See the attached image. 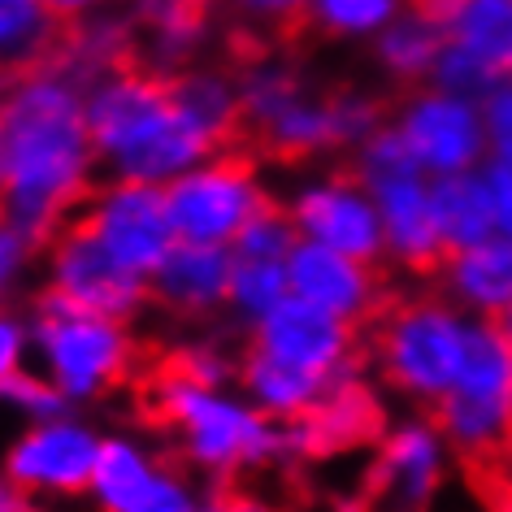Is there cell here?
Masks as SVG:
<instances>
[{
	"mask_svg": "<svg viewBox=\"0 0 512 512\" xmlns=\"http://www.w3.org/2000/svg\"><path fill=\"white\" fill-rule=\"evenodd\" d=\"M256 157L248 148L217 152V157L196 174L174 178L165 191V209H170L174 235L187 243H226L235 239L248 217L261 209V191H256Z\"/></svg>",
	"mask_w": 512,
	"mask_h": 512,
	"instance_id": "cell-7",
	"label": "cell"
},
{
	"mask_svg": "<svg viewBox=\"0 0 512 512\" xmlns=\"http://www.w3.org/2000/svg\"><path fill=\"white\" fill-rule=\"evenodd\" d=\"M200 512H270V504H265L261 495H252L243 482L222 478V482L213 486V499Z\"/></svg>",
	"mask_w": 512,
	"mask_h": 512,
	"instance_id": "cell-31",
	"label": "cell"
},
{
	"mask_svg": "<svg viewBox=\"0 0 512 512\" xmlns=\"http://www.w3.org/2000/svg\"><path fill=\"white\" fill-rule=\"evenodd\" d=\"M217 0H135V31L148 35L144 57L152 70L174 74V66L196 53Z\"/></svg>",
	"mask_w": 512,
	"mask_h": 512,
	"instance_id": "cell-18",
	"label": "cell"
},
{
	"mask_svg": "<svg viewBox=\"0 0 512 512\" xmlns=\"http://www.w3.org/2000/svg\"><path fill=\"white\" fill-rule=\"evenodd\" d=\"M87 204V200H83ZM83 204L70 213V222L53 239V296H61L70 309L126 322L152 300L144 274H131L109 256V248L96 239Z\"/></svg>",
	"mask_w": 512,
	"mask_h": 512,
	"instance_id": "cell-6",
	"label": "cell"
},
{
	"mask_svg": "<svg viewBox=\"0 0 512 512\" xmlns=\"http://www.w3.org/2000/svg\"><path fill=\"white\" fill-rule=\"evenodd\" d=\"M452 40L491 61L499 74H512V0H473Z\"/></svg>",
	"mask_w": 512,
	"mask_h": 512,
	"instance_id": "cell-23",
	"label": "cell"
},
{
	"mask_svg": "<svg viewBox=\"0 0 512 512\" xmlns=\"http://www.w3.org/2000/svg\"><path fill=\"white\" fill-rule=\"evenodd\" d=\"M239 5H248L256 9V14H270V27L278 18H287V14H296V9L304 5V0H239Z\"/></svg>",
	"mask_w": 512,
	"mask_h": 512,
	"instance_id": "cell-38",
	"label": "cell"
},
{
	"mask_svg": "<svg viewBox=\"0 0 512 512\" xmlns=\"http://www.w3.org/2000/svg\"><path fill=\"white\" fill-rule=\"evenodd\" d=\"M235 283V252H226L222 243H187L178 239L165 261L152 270V300L165 304L170 313L196 317L209 313L213 304H222Z\"/></svg>",
	"mask_w": 512,
	"mask_h": 512,
	"instance_id": "cell-16",
	"label": "cell"
},
{
	"mask_svg": "<svg viewBox=\"0 0 512 512\" xmlns=\"http://www.w3.org/2000/svg\"><path fill=\"white\" fill-rule=\"evenodd\" d=\"M378 200V217H382V235H387L391 252L400 256V265L417 278H443L447 270V248L434 226V209H430V191L421 187V178H391V183L369 187Z\"/></svg>",
	"mask_w": 512,
	"mask_h": 512,
	"instance_id": "cell-15",
	"label": "cell"
},
{
	"mask_svg": "<svg viewBox=\"0 0 512 512\" xmlns=\"http://www.w3.org/2000/svg\"><path fill=\"white\" fill-rule=\"evenodd\" d=\"M0 512H44V508L35 504L22 486H14L9 478H0Z\"/></svg>",
	"mask_w": 512,
	"mask_h": 512,
	"instance_id": "cell-37",
	"label": "cell"
},
{
	"mask_svg": "<svg viewBox=\"0 0 512 512\" xmlns=\"http://www.w3.org/2000/svg\"><path fill=\"white\" fill-rule=\"evenodd\" d=\"M439 430L434 426H400L387 434L374 456V469L361 486V504L369 512H426V499L439 486Z\"/></svg>",
	"mask_w": 512,
	"mask_h": 512,
	"instance_id": "cell-13",
	"label": "cell"
},
{
	"mask_svg": "<svg viewBox=\"0 0 512 512\" xmlns=\"http://www.w3.org/2000/svg\"><path fill=\"white\" fill-rule=\"evenodd\" d=\"M486 191H491V204H495V226L512 239V165L508 161L491 165V174H486Z\"/></svg>",
	"mask_w": 512,
	"mask_h": 512,
	"instance_id": "cell-32",
	"label": "cell"
},
{
	"mask_svg": "<svg viewBox=\"0 0 512 512\" xmlns=\"http://www.w3.org/2000/svg\"><path fill=\"white\" fill-rule=\"evenodd\" d=\"M300 226L291 209L274 204L270 196L261 200V209L248 217V226L235 235V261H287L291 248H296Z\"/></svg>",
	"mask_w": 512,
	"mask_h": 512,
	"instance_id": "cell-24",
	"label": "cell"
},
{
	"mask_svg": "<svg viewBox=\"0 0 512 512\" xmlns=\"http://www.w3.org/2000/svg\"><path fill=\"white\" fill-rule=\"evenodd\" d=\"M126 512H200V508H196L191 486L183 482V473L157 465V478L139 491V499Z\"/></svg>",
	"mask_w": 512,
	"mask_h": 512,
	"instance_id": "cell-29",
	"label": "cell"
},
{
	"mask_svg": "<svg viewBox=\"0 0 512 512\" xmlns=\"http://www.w3.org/2000/svg\"><path fill=\"white\" fill-rule=\"evenodd\" d=\"M152 478H157V465H152L139 447L122 443V439H109L105 447H100L92 491H96L100 504H105V512H126Z\"/></svg>",
	"mask_w": 512,
	"mask_h": 512,
	"instance_id": "cell-22",
	"label": "cell"
},
{
	"mask_svg": "<svg viewBox=\"0 0 512 512\" xmlns=\"http://www.w3.org/2000/svg\"><path fill=\"white\" fill-rule=\"evenodd\" d=\"M395 0H317L326 31H374L378 22H387Z\"/></svg>",
	"mask_w": 512,
	"mask_h": 512,
	"instance_id": "cell-30",
	"label": "cell"
},
{
	"mask_svg": "<svg viewBox=\"0 0 512 512\" xmlns=\"http://www.w3.org/2000/svg\"><path fill=\"white\" fill-rule=\"evenodd\" d=\"M447 44V35H439V27H426V22H400V27H391L382 35L378 53L382 61L400 74V79H421V74H434V61H439Z\"/></svg>",
	"mask_w": 512,
	"mask_h": 512,
	"instance_id": "cell-25",
	"label": "cell"
},
{
	"mask_svg": "<svg viewBox=\"0 0 512 512\" xmlns=\"http://www.w3.org/2000/svg\"><path fill=\"white\" fill-rule=\"evenodd\" d=\"M100 447L105 443H96V434L74 426V421L35 426L5 452V478L22 491L79 495L96 478Z\"/></svg>",
	"mask_w": 512,
	"mask_h": 512,
	"instance_id": "cell-11",
	"label": "cell"
},
{
	"mask_svg": "<svg viewBox=\"0 0 512 512\" xmlns=\"http://www.w3.org/2000/svg\"><path fill=\"white\" fill-rule=\"evenodd\" d=\"M0 404L22 408V413H31V417H57L61 408H66V391H61L57 382H44L40 374L18 369V374H9L0 382Z\"/></svg>",
	"mask_w": 512,
	"mask_h": 512,
	"instance_id": "cell-28",
	"label": "cell"
},
{
	"mask_svg": "<svg viewBox=\"0 0 512 512\" xmlns=\"http://www.w3.org/2000/svg\"><path fill=\"white\" fill-rule=\"evenodd\" d=\"M361 365L365 361L352 352V361L339 365V374H330L326 391L300 417H287L283 452L300 460H330V456H348L352 447L382 443L387 408H382L374 387L361 382Z\"/></svg>",
	"mask_w": 512,
	"mask_h": 512,
	"instance_id": "cell-8",
	"label": "cell"
},
{
	"mask_svg": "<svg viewBox=\"0 0 512 512\" xmlns=\"http://www.w3.org/2000/svg\"><path fill=\"white\" fill-rule=\"evenodd\" d=\"M27 252L31 248L22 243L18 230L5 222V213H0V300H5V291H9V283H14V274H18V265H22Z\"/></svg>",
	"mask_w": 512,
	"mask_h": 512,
	"instance_id": "cell-35",
	"label": "cell"
},
{
	"mask_svg": "<svg viewBox=\"0 0 512 512\" xmlns=\"http://www.w3.org/2000/svg\"><path fill=\"white\" fill-rule=\"evenodd\" d=\"M291 217L313 243H326V248L352 256V261L374 265L382 252V217L365 200V183L356 178L352 165H343L326 187L304 191Z\"/></svg>",
	"mask_w": 512,
	"mask_h": 512,
	"instance_id": "cell-12",
	"label": "cell"
},
{
	"mask_svg": "<svg viewBox=\"0 0 512 512\" xmlns=\"http://www.w3.org/2000/svg\"><path fill=\"white\" fill-rule=\"evenodd\" d=\"M508 439H512V430H508Z\"/></svg>",
	"mask_w": 512,
	"mask_h": 512,
	"instance_id": "cell-40",
	"label": "cell"
},
{
	"mask_svg": "<svg viewBox=\"0 0 512 512\" xmlns=\"http://www.w3.org/2000/svg\"><path fill=\"white\" fill-rule=\"evenodd\" d=\"M430 209H434V226H439L447 256L478 248L495 230V204H491V191H486V178L478 183L465 170L439 174V183L430 187Z\"/></svg>",
	"mask_w": 512,
	"mask_h": 512,
	"instance_id": "cell-19",
	"label": "cell"
},
{
	"mask_svg": "<svg viewBox=\"0 0 512 512\" xmlns=\"http://www.w3.org/2000/svg\"><path fill=\"white\" fill-rule=\"evenodd\" d=\"M252 343L261 352H270L274 361L296 365L317 378H330V374H339V365L352 361L356 330H352V322L317 309L309 300L287 296L283 304H274V309L261 317Z\"/></svg>",
	"mask_w": 512,
	"mask_h": 512,
	"instance_id": "cell-10",
	"label": "cell"
},
{
	"mask_svg": "<svg viewBox=\"0 0 512 512\" xmlns=\"http://www.w3.org/2000/svg\"><path fill=\"white\" fill-rule=\"evenodd\" d=\"M96 239L131 274H152L174 248V222L165 209V191L157 183H113L96 187L83 204Z\"/></svg>",
	"mask_w": 512,
	"mask_h": 512,
	"instance_id": "cell-9",
	"label": "cell"
},
{
	"mask_svg": "<svg viewBox=\"0 0 512 512\" xmlns=\"http://www.w3.org/2000/svg\"><path fill=\"white\" fill-rule=\"evenodd\" d=\"M40 5L57 18H74V14H83L87 5H96V0H40Z\"/></svg>",
	"mask_w": 512,
	"mask_h": 512,
	"instance_id": "cell-39",
	"label": "cell"
},
{
	"mask_svg": "<svg viewBox=\"0 0 512 512\" xmlns=\"http://www.w3.org/2000/svg\"><path fill=\"white\" fill-rule=\"evenodd\" d=\"M356 356L365 365H378V374L395 391L413 395L434 408L456 387L465 365L469 326L434 296H404L387 291L365 322H356Z\"/></svg>",
	"mask_w": 512,
	"mask_h": 512,
	"instance_id": "cell-2",
	"label": "cell"
},
{
	"mask_svg": "<svg viewBox=\"0 0 512 512\" xmlns=\"http://www.w3.org/2000/svg\"><path fill=\"white\" fill-rule=\"evenodd\" d=\"M291 291L287 265L283 261H235V283L230 296L248 317H265L274 304H283Z\"/></svg>",
	"mask_w": 512,
	"mask_h": 512,
	"instance_id": "cell-27",
	"label": "cell"
},
{
	"mask_svg": "<svg viewBox=\"0 0 512 512\" xmlns=\"http://www.w3.org/2000/svg\"><path fill=\"white\" fill-rule=\"evenodd\" d=\"M22 343H27V330H22L14 317L0 313V382H5L9 374H18V365H22Z\"/></svg>",
	"mask_w": 512,
	"mask_h": 512,
	"instance_id": "cell-36",
	"label": "cell"
},
{
	"mask_svg": "<svg viewBox=\"0 0 512 512\" xmlns=\"http://www.w3.org/2000/svg\"><path fill=\"white\" fill-rule=\"evenodd\" d=\"M443 278L469 304H478L486 313H504L512 304V239H486L469 252H456Z\"/></svg>",
	"mask_w": 512,
	"mask_h": 512,
	"instance_id": "cell-21",
	"label": "cell"
},
{
	"mask_svg": "<svg viewBox=\"0 0 512 512\" xmlns=\"http://www.w3.org/2000/svg\"><path fill=\"white\" fill-rule=\"evenodd\" d=\"M239 382L243 391L252 395L265 413H278V417H300L317 395L326 391L330 378H317V374H304L296 365H283L274 361L270 352H261L256 343H248L239 356Z\"/></svg>",
	"mask_w": 512,
	"mask_h": 512,
	"instance_id": "cell-20",
	"label": "cell"
},
{
	"mask_svg": "<svg viewBox=\"0 0 512 512\" xmlns=\"http://www.w3.org/2000/svg\"><path fill=\"white\" fill-rule=\"evenodd\" d=\"M135 417L157 434H178L183 456L200 469H213L217 482L235 478L274 452H283V430L261 413L230 404L200 387H165V382H131Z\"/></svg>",
	"mask_w": 512,
	"mask_h": 512,
	"instance_id": "cell-3",
	"label": "cell"
},
{
	"mask_svg": "<svg viewBox=\"0 0 512 512\" xmlns=\"http://www.w3.org/2000/svg\"><path fill=\"white\" fill-rule=\"evenodd\" d=\"M473 5V0H408V9H413L417 22H426V27H456L460 18H465V9Z\"/></svg>",
	"mask_w": 512,
	"mask_h": 512,
	"instance_id": "cell-34",
	"label": "cell"
},
{
	"mask_svg": "<svg viewBox=\"0 0 512 512\" xmlns=\"http://www.w3.org/2000/svg\"><path fill=\"white\" fill-rule=\"evenodd\" d=\"M434 79H439V87L447 96L473 100V96H495V87H499L504 74H499L491 61H482L473 48H465L460 40H447L439 61H434Z\"/></svg>",
	"mask_w": 512,
	"mask_h": 512,
	"instance_id": "cell-26",
	"label": "cell"
},
{
	"mask_svg": "<svg viewBox=\"0 0 512 512\" xmlns=\"http://www.w3.org/2000/svg\"><path fill=\"white\" fill-rule=\"evenodd\" d=\"M287 278L291 296L309 300L352 326L365 322L391 291L365 261H352V256L326 248V243H296L287 256Z\"/></svg>",
	"mask_w": 512,
	"mask_h": 512,
	"instance_id": "cell-14",
	"label": "cell"
},
{
	"mask_svg": "<svg viewBox=\"0 0 512 512\" xmlns=\"http://www.w3.org/2000/svg\"><path fill=\"white\" fill-rule=\"evenodd\" d=\"M486 126H491V139L499 148V161L512 165V87L491 96V109H486Z\"/></svg>",
	"mask_w": 512,
	"mask_h": 512,
	"instance_id": "cell-33",
	"label": "cell"
},
{
	"mask_svg": "<svg viewBox=\"0 0 512 512\" xmlns=\"http://www.w3.org/2000/svg\"><path fill=\"white\" fill-rule=\"evenodd\" d=\"M430 426L456 443L460 456L508 443L512 430V339L491 313L469 326L456 387L430 408Z\"/></svg>",
	"mask_w": 512,
	"mask_h": 512,
	"instance_id": "cell-4",
	"label": "cell"
},
{
	"mask_svg": "<svg viewBox=\"0 0 512 512\" xmlns=\"http://www.w3.org/2000/svg\"><path fill=\"white\" fill-rule=\"evenodd\" d=\"M92 161L113 165L118 183H161L183 174L191 161L213 157L209 135L174 105L170 74L135 66L113 74L87 96Z\"/></svg>",
	"mask_w": 512,
	"mask_h": 512,
	"instance_id": "cell-1",
	"label": "cell"
},
{
	"mask_svg": "<svg viewBox=\"0 0 512 512\" xmlns=\"http://www.w3.org/2000/svg\"><path fill=\"white\" fill-rule=\"evenodd\" d=\"M400 131L408 139V148L417 152V161L430 165V170H439V174H460L482 152L478 113L456 96L417 100V105L408 109Z\"/></svg>",
	"mask_w": 512,
	"mask_h": 512,
	"instance_id": "cell-17",
	"label": "cell"
},
{
	"mask_svg": "<svg viewBox=\"0 0 512 512\" xmlns=\"http://www.w3.org/2000/svg\"><path fill=\"white\" fill-rule=\"evenodd\" d=\"M35 343L66 400H92L131 387L139 365V343L126 339L118 322L70 309L53 291H40L35 300Z\"/></svg>",
	"mask_w": 512,
	"mask_h": 512,
	"instance_id": "cell-5",
	"label": "cell"
}]
</instances>
